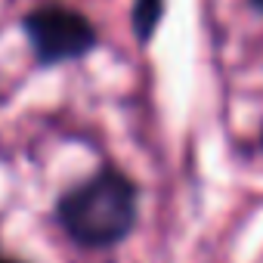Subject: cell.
I'll return each instance as SVG.
<instances>
[{"label": "cell", "mask_w": 263, "mask_h": 263, "mask_svg": "<svg viewBox=\"0 0 263 263\" xmlns=\"http://www.w3.org/2000/svg\"><path fill=\"white\" fill-rule=\"evenodd\" d=\"M0 263H19V260H10V257H0Z\"/></svg>", "instance_id": "cell-5"}, {"label": "cell", "mask_w": 263, "mask_h": 263, "mask_svg": "<svg viewBox=\"0 0 263 263\" xmlns=\"http://www.w3.org/2000/svg\"><path fill=\"white\" fill-rule=\"evenodd\" d=\"M22 28H25V37L31 41L34 56L44 65L81 59L96 47V28L90 25V19L59 4L31 10L22 19Z\"/></svg>", "instance_id": "cell-2"}, {"label": "cell", "mask_w": 263, "mask_h": 263, "mask_svg": "<svg viewBox=\"0 0 263 263\" xmlns=\"http://www.w3.org/2000/svg\"><path fill=\"white\" fill-rule=\"evenodd\" d=\"M56 217L78 245H118L137 223V186L118 167H102L59 198Z\"/></svg>", "instance_id": "cell-1"}, {"label": "cell", "mask_w": 263, "mask_h": 263, "mask_svg": "<svg viewBox=\"0 0 263 263\" xmlns=\"http://www.w3.org/2000/svg\"><path fill=\"white\" fill-rule=\"evenodd\" d=\"M161 16H164V0H137L134 4V16L130 19H134V31L143 44L155 34Z\"/></svg>", "instance_id": "cell-3"}, {"label": "cell", "mask_w": 263, "mask_h": 263, "mask_svg": "<svg viewBox=\"0 0 263 263\" xmlns=\"http://www.w3.org/2000/svg\"><path fill=\"white\" fill-rule=\"evenodd\" d=\"M251 4H254V7H257L260 13H263V0H251Z\"/></svg>", "instance_id": "cell-4"}]
</instances>
